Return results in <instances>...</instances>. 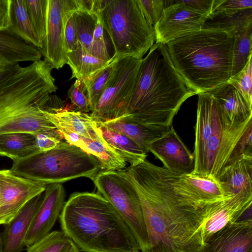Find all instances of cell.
Segmentation results:
<instances>
[{
    "instance_id": "1",
    "label": "cell",
    "mask_w": 252,
    "mask_h": 252,
    "mask_svg": "<svg viewBox=\"0 0 252 252\" xmlns=\"http://www.w3.org/2000/svg\"><path fill=\"white\" fill-rule=\"evenodd\" d=\"M126 170L140 200L150 252H198L207 220L231 196L216 198L215 181L175 173L147 159Z\"/></svg>"
},
{
    "instance_id": "2",
    "label": "cell",
    "mask_w": 252,
    "mask_h": 252,
    "mask_svg": "<svg viewBox=\"0 0 252 252\" xmlns=\"http://www.w3.org/2000/svg\"><path fill=\"white\" fill-rule=\"evenodd\" d=\"M53 69L40 60L26 67L19 65L0 80V134L35 135L57 129L50 117L62 106L59 98L52 95L57 90Z\"/></svg>"
},
{
    "instance_id": "3",
    "label": "cell",
    "mask_w": 252,
    "mask_h": 252,
    "mask_svg": "<svg viewBox=\"0 0 252 252\" xmlns=\"http://www.w3.org/2000/svg\"><path fill=\"white\" fill-rule=\"evenodd\" d=\"M195 94L174 67L166 45L156 43L142 59L131 98L120 117L170 127L182 104Z\"/></svg>"
},
{
    "instance_id": "4",
    "label": "cell",
    "mask_w": 252,
    "mask_h": 252,
    "mask_svg": "<svg viewBox=\"0 0 252 252\" xmlns=\"http://www.w3.org/2000/svg\"><path fill=\"white\" fill-rule=\"evenodd\" d=\"M62 231L83 252H141L131 228L99 193L75 192L59 216Z\"/></svg>"
},
{
    "instance_id": "5",
    "label": "cell",
    "mask_w": 252,
    "mask_h": 252,
    "mask_svg": "<svg viewBox=\"0 0 252 252\" xmlns=\"http://www.w3.org/2000/svg\"><path fill=\"white\" fill-rule=\"evenodd\" d=\"M165 45L174 67L197 94L210 92L231 76L234 37L229 33L202 29Z\"/></svg>"
},
{
    "instance_id": "6",
    "label": "cell",
    "mask_w": 252,
    "mask_h": 252,
    "mask_svg": "<svg viewBox=\"0 0 252 252\" xmlns=\"http://www.w3.org/2000/svg\"><path fill=\"white\" fill-rule=\"evenodd\" d=\"M198 94L193 175L218 181L246 131L252 119L238 126L226 119L214 96Z\"/></svg>"
},
{
    "instance_id": "7",
    "label": "cell",
    "mask_w": 252,
    "mask_h": 252,
    "mask_svg": "<svg viewBox=\"0 0 252 252\" xmlns=\"http://www.w3.org/2000/svg\"><path fill=\"white\" fill-rule=\"evenodd\" d=\"M90 10L109 36L115 59H142L154 45L153 27L146 21L137 0H92Z\"/></svg>"
},
{
    "instance_id": "8",
    "label": "cell",
    "mask_w": 252,
    "mask_h": 252,
    "mask_svg": "<svg viewBox=\"0 0 252 252\" xmlns=\"http://www.w3.org/2000/svg\"><path fill=\"white\" fill-rule=\"evenodd\" d=\"M15 175L44 183H62L79 177L93 180L102 171L98 160L80 148L61 141L54 149L13 161Z\"/></svg>"
},
{
    "instance_id": "9",
    "label": "cell",
    "mask_w": 252,
    "mask_h": 252,
    "mask_svg": "<svg viewBox=\"0 0 252 252\" xmlns=\"http://www.w3.org/2000/svg\"><path fill=\"white\" fill-rule=\"evenodd\" d=\"M98 193L107 200L128 224L141 252H150V243L140 200L126 169L102 170L93 180Z\"/></svg>"
},
{
    "instance_id": "10",
    "label": "cell",
    "mask_w": 252,
    "mask_h": 252,
    "mask_svg": "<svg viewBox=\"0 0 252 252\" xmlns=\"http://www.w3.org/2000/svg\"><path fill=\"white\" fill-rule=\"evenodd\" d=\"M143 59H115L105 90L90 114L97 123L118 118L125 113L131 98Z\"/></svg>"
},
{
    "instance_id": "11",
    "label": "cell",
    "mask_w": 252,
    "mask_h": 252,
    "mask_svg": "<svg viewBox=\"0 0 252 252\" xmlns=\"http://www.w3.org/2000/svg\"><path fill=\"white\" fill-rule=\"evenodd\" d=\"M91 0H48L47 26L42 47L39 50L44 61L53 68L67 63L65 29L74 12L91 9Z\"/></svg>"
},
{
    "instance_id": "12",
    "label": "cell",
    "mask_w": 252,
    "mask_h": 252,
    "mask_svg": "<svg viewBox=\"0 0 252 252\" xmlns=\"http://www.w3.org/2000/svg\"><path fill=\"white\" fill-rule=\"evenodd\" d=\"M165 8L153 27L156 43L170 41L202 29L208 15L188 6L181 0H164Z\"/></svg>"
},
{
    "instance_id": "13",
    "label": "cell",
    "mask_w": 252,
    "mask_h": 252,
    "mask_svg": "<svg viewBox=\"0 0 252 252\" xmlns=\"http://www.w3.org/2000/svg\"><path fill=\"white\" fill-rule=\"evenodd\" d=\"M46 185L0 170V225L9 222L32 198L43 192Z\"/></svg>"
},
{
    "instance_id": "14",
    "label": "cell",
    "mask_w": 252,
    "mask_h": 252,
    "mask_svg": "<svg viewBox=\"0 0 252 252\" xmlns=\"http://www.w3.org/2000/svg\"><path fill=\"white\" fill-rule=\"evenodd\" d=\"M65 198V191L61 183L46 185L26 237V247H30L51 232L62 211Z\"/></svg>"
},
{
    "instance_id": "15",
    "label": "cell",
    "mask_w": 252,
    "mask_h": 252,
    "mask_svg": "<svg viewBox=\"0 0 252 252\" xmlns=\"http://www.w3.org/2000/svg\"><path fill=\"white\" fill-rule=\"evenodd\" d=\"M166 169L180 174H191L194 169V158L172 126L162 136L149 147Z\"/></svg>"
},
{
    "instance_id": "16",
    "label": "cell",
    "mask_w": 252,
    "mask_h": 252,
    "mask_svg": "<svg viewBox=\"0 0 252 252\" xmlns=\"http://www.w3.org/2000/svg\"><path fill=\"white\" fill-rule=\"evenodd\" d=\"M198 252H252V222L228 223L206 239Z\"/></svg>"
},
{
    "instance_id": "17",
    "label": "cell",
    "mask_w": 252,
    "mask_h": 252,
    "mask_svg": "<svg viewBox=\"0 0 252 252\" xmlns=\"http://www.w3.org/2000/svg\"><path fill=\"white\" fill-rule=\"evenodd\" d=\"M44 192L30 200L7 223L0 235L2 252H22L25 240Z\"/></svg>"
},
{
    "instance_id": "18",
    "label": "cell",
    "mask_w": 252,
    "mask_h": 252,
    "mask_svg": "<svg viewBox=\"0 0 252 252\" xmlns=\"http://www.w3.org/2000/svg\"><path fill=\"white\" fill-rule=\"evenodd\" d=\"M60 133L66 142L94 157L99 162L102 170H120L126 168V162L104 140L101 130L98 137L95 139L84 137L69 131Z\"/></svg>"
},
{
    "instance_id": "19",
    "label": "cell",
    "mask_w": 252,
    "mask_h": 252,
    "mask_svg": "<svg viewBox=\"0 0 252 252\" xmlns=\"http://www.w3.org/2000/svg\"><path fill=\"white\" fill-rule=\"evenodd\" d=\"M208 93L216 99L225 117L231 124L240 125L252 119V106L228 82Z\"/></svg>"
},
{
    "instance_id": "20",
    "label": "cell",
    "mask_w": 252,
    "mask_h": 252,
    "mask_svg": "<svg viewBox=\"0 0 252 252\" xmlns=\"http://www.w3.org/2000/svg\"><path fill=\"white\" fill-rule=\"evenodd\" d=\"M252 194L239 193L225 200L207 220L204 230V242L210 235L230 222H236L252 205Z\"/></svg>"
},
{
    "instance_id": "21",
    "label": "cell",
    "mask_w": 252,
    "mask_h": 252,
    "mask_svg": "<svg viewBox=\"0 0 252 252\" xmlns=\"http://www.w3.org/2000/svg\"><path fill=\"white\" fill-rule=\"evenodd\" d=\"M51 121L58 130L69 131L91 139L100 132L97 123L88 113L61 108L54 112Z\"/></svg>"
},
{
    "instance_id": "22",
    "label": "cell",
    "mask_w": 252,
    "mask_h": 252,
    "mask_svg": "<svg viewBox=\"0 0 252 252\" xmlns=\"http://www.w3.org/2000/svg\"><path fill=\"white\" fill-rule=\"evenodd\" d=\"M134 141L146 153L150 144L167 132L170 127L147 126L119 117L101 123Z\"/></svg>"
},
{
    "instance_id": "23",
    "label": "cell",
    "mask_w": 252,
    "mask_h": 252,
    "mask_svg": "<svg viewBox=\"0 0 252 252\" xmlns=\"http://www.w3.org/2000/svg\"><path fill=\"white\" fill-rule=\"evenodd\" d=\"M252 158H243L223 170L218 181L228 195L252 194Z\"/></svg>"
},
{
    "instance_id": "24",
    "label": "cell",
    "mask_w": 252,
    "mask_h": 252,
    "mask_svg": "<svg viewBox=\"0 0 252 252\" xmlns=\"http://www.w3.org/2000/svg\"><path fill=\"white\" fill-rule=\"evenodd\" d=\"M102 137L107 143L130 165H136L146 159L147 153L125 135L97 123Z\"/></svg>"
},
{
    "instance_id": "25",
    "label": "cell",
    "mask_w": 252,
    "mask_h": 252,
    "mask_svg": "<svg viewBox=\"0 0 252 252\" xmlns=\"http://www.w3.org/2000/svg\"><path fill=\"white\" fill-rule=\"evenodd\" d=\"M68 64L72 71L71 79L83 81L87 79L110 63L114 59L105 61L88 53L79 42L70 52L66 53Z\"/></svg>"
},
{
    "instance_id": "26",
    "label": "cell",
    "mask_w": 252,
    "mask_h": 252,
    "mask_svg": "<svg viewBox=\"0 0 252 252\" xmlns=\"http://www.w3.org/2000/svg\"><path fill=\"white\" fill-rule=\"evenodd\" d=\"M37 152L33 134L22 132L0 134V156L8 157L14 161Z\"/></svg>"
},
{
    "instance_id": "27",
    "label": "cell",
    "mask_w": 252,
    "mask_h": 252,
    "mask_svg": "<svg viewBox=\"0 0 252 252\" xmlns=\"http://www.w3.org/2000/svg\"><path fill=\"white\" fill-rule=\"evenodd\" d=\"M10 24L8 28L28 44L39 50L42 44L33 28L27 13L25 0H11L10 7Z\"/></svg>"
},
{
    "instance_id": "28",
    "label": "cell",
    "mask_w": 252,
    "mask_h": 252,
    "mask_svg": "<svg viewBox=\"0 0 252 252\" xmlns=\"http://www.w3.org/2000/svg\"><path fill=\"white\" fill-rule=\"evenodd\" d=\"M252 25V8L242 10L229 16H209L203 29L217 30L231 34Z\"/></svg>"
},
{
    "instance_id": "29",
    "label": "cell",
    "mask_w": 252,
    "mask_h": 252,
    "mask_svg": "<svg viewBox=\"0 0 252 252\" xmlns=\"http://www.w3.org/2000/svg\"><path fill=\"white\" fill-rule=\"evenodd\" d=\"M26 252H80L62 230H54L27 247Z\"/></svg>"
},
{
    "instance_id": "30",
    "label": "cell",
    "mask_w": 252,
    "mask_h": 252,
    "mask_svg": "<svg viewBox=\"0 0 252 252\" xmlns=\"http://www.w3.org/2000/svg\"><path fill=\"white\" fill-rule=\"evenodd\" d=\"M233 37L231 76L243 69L252 56V25L235 32Z\"/></svg>"
},
{
    "instance_id": "31",
    "label": "cell",
    "mask_w": 252,
    "mask_h": 252,
    "mask_svg": "<svg viewBox=\"0 0 252 252\" xmlns=\"http://www.w3.org/2000/svg\"><path fill=\"white\" fill-rule=\"evenodd\" d=\"M72 16L75 21L78 40L83 48L92 55V42L97 21V16L88 9L75 11Z\"/></svg>"
},
{
    "instance_id": "32",
    "label": "cell",
    "mask_w": 252,
    "mask_h": 252,
    "mask_svg": "<svg viewBox=\"0 0 252 252\" xmlns=\"http://www.w3.org/2000/svg\"><path fill=\"white\" fill-rule=\"evenodd\" d=\"M115 59L90 77L82 81L91 112L101 96L113 69Z\"/></svg>"
},
{
    "instance_id": "33",
    "label": "cell",
    "mask_w": 252,
    "mask_h": 252,
    "mask_svg": "<svg viewBox=\"0 0 252 252\" xmlns=\"http://www.w3.org/2000/svg\"><path fill=\"white\" fill-rule=\"evenodd\" d=\"M29 18L40 42L45 37L48 0H25Z\"/></svg>"
},
{
    "instance_id": "34",
    "label": "cell",
    "mask_w": 252,
    "mask_h": 252,
    "mask_svg": "<svg viewBox=\"0 0 252 252\" xmlns=\"http://www.w3.org/2000/svg\"><path fill=\"white\" fill-rule=\"evenodd\" d=\"M252 56L243 69L228 81L252 106Z\"/></svg>"
},
{
    "instance_id": "35",
    "label": "cell",
    "mask_w": 252,
    "mask_h": 252,
    "mask_svg": "<svg viewBox=\"0 0 252 252\" xmlns=\"http://www.w3.org/2000/svg\"><path fill=\"white\" fill-rule=\"evenodd\" d=\"M251 8L252 0H214L212 11L209 16H229L242 10Z\"/></svg>"
},
{
    "instance_id": "36",
    "label": "cell",
    "mask_w": 252,
    "mask_h": 252,
    "mask_svg": "<svg viewBox=\"0 0 252 252\" xmlns=\"http://www.w3.org/2000/svg\"><path fill=\"white\" fill-rule=\"evenodd\" d=\"M146 21L154 27L160 19L165 8L164 0H137Z\"/></svg>"
},
{
    "instance_id": "37",
    "label": "cell",
    "mask_w": 252,
    "mask_h": 252,
    "mask_svg": "<svg viewBox=\"0 0 252 252\" xmlns=\"http://www.w3.org/2000/svg\"><path fill=\"white\" fill-rule=\"evenodd\" d=\"M92 55L105 61L112 58L108 54L103 26L98 18L93 35Z\"/></svg>"
},
{
    "instance_id": "38",
    "label": "cell",
    "mask_w": 252,
    "mask_h": 252,
    "mask_svg": "<svg viewBox=\"0 0 252 252\" xmlns=\"http://www.w3.org/2000/svg\"><path fill=\"white\" fill-rule=\"evenodd\" d=\"M85 91L82 82L76 80L68 90L67 95L78 111L87 113L91 110L89 100L84 93Z\"/></svg>"
},
{
    "instance_id": "39",
    "label": "cell",
    "mask_w": 252,
    "mask_h": 252,
    "mask_svg": "<svg viewBox=\"0 0 252 252\" xmlns=\"http://www.w3.org/2000/svg\"><path fill=\"white\" fill-rule=\"evenodd\" d=\"M38 151L45 152L55 148L63 139L58 129H53L35 135Z\"/></svg>"
},
{
    "instance_id": "40",
    "label": "cell",
    "mask_w": 252,
    "mask_h": 252,
    "mask_svg": "<svg viewBox=\"0 0 252 252\" xmlns=\"http://www.w3.org/2000/svg\"><path fill=\"white\" fill-rule=\"evenodd\" d=\"M65 41L66 53L71 51L78 43L75 21L72 15L66 25Z\"/></svg>"
},
{
    "instance_id": "41",
    "label": "cell",
    "mask_w": 252,
    "mask_h": 252,
    "mask_svg": "<svg viewBox=\"0 0 252 252\" xmlns=\"http://www.w3.org/2000/svg\"><path fill=\"white\" fill-rule=\"evenodd\" d=\"M184 4L208 14L211 13L214 0H181Z\"/></svg>"
},
{
    "instance_id": "42",
    "label": "cell",
    "mask_w": 252,
    "mask_h": 252,
    "mask_svg": "<svg viewBox=\"0 0 252 252\" xmlns=\"http://www.w3.org/2000/svg\"><path fill=\"white\" fill-rule=\"evenodd\" d=\"M10 3L11 0H0V31L10 26Z\"/></svg>"
},
{
    "instance_id": "43",
    "label": "cell",
    "mask_w": 252,
    "mask_h": 252,
    "mask_svg": "<svg viewBox=\"0 0 252 252\" xmlns=\"http://www.w3.org/2000/svg\"><path fill=\"white\" fill-rule=\"evenodd\" d=\"M7 64H9L8 63L0 56V68L3 67Z\"/></svg>"
},
{
    "instance_id": "44",
    "label": "cell",
    "mask_w": 252,
    "mask_h": 252,
    "mask_svg": "<svg viewBox=\"0 0 252 252\" xmlns=\"http://www.w3.org/2000/svg\"><path fill=\"white\" fill-rule=\"evenodd\" d=\"M0 252H2V243L1 238L0 235Z\"/></svg>"
},
{
    "instance_id": "45",
    "label": "cell",
    "mask_w": 252,
    "mask_h": 252,
    "mask_svg": "<svg viewBox=\"0 0 252 252\" xmlns=\"http://www.w3.org/2000/svg\"></svg>"
},
{
    "instance_id": "46",
    "label": "cell",
    "mask_w": 252,
    "mask_h": 252,
    "mask_svg": "<svg viewBox=\"0 0 252 252\" xmlns=\"http://www.w3.org/2000/svg\"><path fill=\"white\" fill-rule=\"evenodd\" d=\"M1 68H0V69H1Z\"/></svg>"
}]
</instances>
